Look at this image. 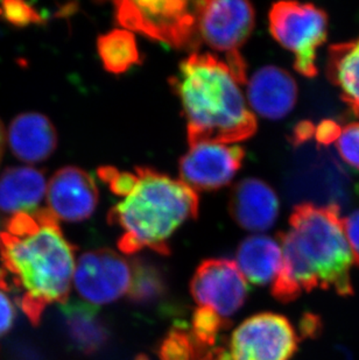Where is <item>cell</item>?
I'll list each match as a JSON object with an SVG mask.
<instances>
[{"mask_svg":"<svg viewBox=\"0 0 359 360\" xmlns=\"http://www.w3.org/2000/svg\"><path fill=\"white\" fill-rule=\"evenodd\" d=\"M75 287L90 304H106L129 292L132 264L110 250L87 252L75 269Z\"/></svg>","mask_w":359,"mask_h":360,"instance_id":"cell-10","label":"cell"},{"mask_svg":"<svg viewBox=\"0 0 359 360\" xmlns=\"http://www.w3.org/2000/svg\"><path fill=\"white\" fill-rule=\"evenodd\" d=\"M278 237L282 265L272 288L275 299L291 302L314 289L353 295L351 269L356 264L337 204H298L289 229Z\"/></svg>","mask_w":359,"mask_h":360,"instance_id":"cell-2","label":"cell"},{"mask_svg":"<svg viewBox=\"0 0 359 360\" xmlns=\"http://www.w3.org/2000/svg\"><path fill=\"white\" fill-rule=\"evenodd\" d=\"M47 191L46 179L32 167H11L0 176V210L19 214L37 210Z\"/></svg>","mask_w":359,"mask_h":360,"instance_id":"cell-16","label":"cell"},{"mask_svg":"<svg viewBox=\"0 0 359 360\" xmlns=\"http://www.w3.org/2000/svg\"><path fill=\"white\" fill-rule=\"evenodd\" d=\"M0 285L12 290L34 326L44 310L67 302L74 281L75 248L49 209L14 214L0 230Z\"/></svg>","mask_w":359,"mask_h":360,"instance_id":"cell-1","label":"cell"},{"mask_svg":"<svg viewBox=\"0 0 359 360\" xmlns=\"http://www.w3.org/2000/svg\"><path fill=\"white\" fill-rule=\"evenodd\" d=\"M97 51L104 68L115 75L124 74L141 62L136 38L125 30H115L99 37Z\"/></svg>","mask_w":359,"mask_h":360,"instance_id":"cell-20","label":"cell"},{"mask_svg":"<svg viewBox=\"0 0 359 360\" xmlns=\"http://www.w3.org/2000/svg\"><path fill=\"white\" fill-rule=\"evenodd\" d=\"M115 19L130 31L177 49L200 46L195 3L170 1H115Z\"/></svg>","mask_w":359,"mask_h":360,"instance_id":"cell-5","label":"cell"},{"mask_svg":"<svg viewBox=\"0 0 359 360\" xmlns=\"http://www.w3.org/2000/svg\"><path fill=\"white\" fill-rule=\"evenodd\" d=\"M190 292L199 308L210 310L230 323L248 299V280L232 260L209 259L194 274Z\"/></svg>","mask_w":359,"mask_h":360,"instance_id":"cell-9","label":"cell"},{"mask_svg":"<svg viewBox=\"0 0 359 360\" xmlns=\"http://www.w3.org/2000/svg\"><path fill=\"white\" fill-rule=\"evenodd\" d=\"M343 228L353 252L355 264L359 266V209L353 211L348 217L343 218Z\"/></svg>","mask_w":359,"mask_h":360,"instance_id":"cell-26","label":"cell"},{"mask_svg":"<svg viewBox=\"0 0 359 360\" xmlns=\"http://www.w3.org/2000/svg\"><path fill=\"white\" fill-rule=\"evenodd\" d=\"M236 264L245 279L254 285L275 282L282 269V245L268 236L248 237L238 248Z\"/></svg>","mask_w":359,"mask_h":360,"instance_id":"cell-18","label":"cell"},{"mask_svg":"<svg viewBox=\"0 0 359 360\" xmlns=\"http://www.w3.org/2000/svg\"><path fill=\"white\" fill-rule=\"evenodd\" d=\"M298 335L282 315L263 313L245 320L231 335V360H291Z\"/></svg>","mask_w":359,"mask_h":360,"instance_id":"cell-8","label":"cell"},{"mask_svg":"<svg viewBox=\"0 0 359 360\" xmlns=\"http://www.w3.org/2000/svg\"><path fill=\"white\" fill-rule=\"evenodd\" d=\"M248 98L254 112L267 120L285 118L298 101V84L285 69L266 65L248 82Z\"/></svg>","mask_w":359,"mask_h":360,"instance_id":"cell-13","label":"cell"},{"mask_svg":"<svg viewBox=\"0 0 359 360\" xmlns=\"http://www.w3.org/2000/svg\"><path fill=\"white\" fill-rule=\"evenodd\" d=\"M342 129L339 125V122L332 120H325L320 122L319 125L315 126L316 143L321 146H329L330 143H336L341 136Z\"/></svg>","mask_w":359,"mask_h":360,"instance_id":"cell-27","label":"cell"},{"mask_svg":"<svg viewBox=\"0 0 359 360\" xmlns=\"http://www.w3.org/2000/svg\"><path fill=\"white\" fill-rule=\"evenodd\" d=\"M268 21L272 37L295 55V70L305 77H315L316 51L328 37L325 11L313 4L280 1L272 6Z\"/></svg>","mask_w":359,"mask_h":360,"instance_id":"cell-7","label":"cell"},{"mask_svg":"<svg viewBox=\"0 0 359 360\" xmlns=\"http://www.w3.org/2000/svg\"><path fill=\"white\" fill-rule=\"evenodd\" d=\"M195 12L200 41L227 55L231 72L239 84H244L246 63L239 49L253 31V6L239 0H207L196 1Z\"/></svg>","mask_w":359,"mask_h":360,"instance_id":"cell-6","label":"cell"},{"mask_svg":"<svg viewBox=\"0 0 359 360\" xmlns=\"http://www.w3.org/2000/svg\"><path fill=\"white\" fill-rule=\"evenodd\" d=\"M170 82L182 104L190 146L230 145L251 138L257 131L241 84L224 60L194 53L181 62Z\"/></svg>","mask_w":359,"mask_h":360,"instance_id":"cell-3","label":"cell"},{"mask_svg":"<svg viewBox=\"0 0 359 360\" xmlns=\"http://www.w3.org/2000/svg\"><path fill=\"white\" fill-rule=\"evenodd\" d=\"M5 143H6V132L4 129L3 122H0V162H1V158H3Z\"/></svg>","mask_w":359,"mask_h":360,"instance_id":"cell-30","label":"cell"},{"mask_svg":"<svg viewBox=\"0 0 359 360\" xmlns=\"http://www.w3.org/2000/svg\"><path fill=\"white\" fill-rule=\"evenodd\" d=\"M99 189L90 174L77 167L58 170L48 184V204L55 217L81 221L90 217L99 204Z\"/></svg>","mask_w":359,"mask_h":360,"instance_id":"cell-12","label":"cell"},{"mask_svg":"<svg viewBox=\"0 0 359 360\" xmlns=\"http://www.w3.org/2000/svg\"><path fill=\"white\" fill-rule=\"evenodd\" d=\"M336 147L343 161L359 170V122L343 127Z\"/></svg>","mask_w":359,"mask_h":360,"instance_id":"cell-25","label":"cell"},{"mask_svg":"<svg viewBox=\"0 0 359 360\" xmlns=\"http://www.w3.org/2000/svg\"><path fill=\"white\" fill-rule=\"evenodd\" d=\"M15 320L14 309L6 288L0 285V337L10 331Z\"/></svg>","mask_w":359,"mask_h":360,"instance_id":"cell-28","label":"cell"},{"mask_svg":"<svg viewBox=\"0 0 359 360\" xmlns=\"http://www.w3.org/2000/svg\"><path fill=\"white\" fill-rule=\"evenodd\" d=\"M314 133H315V125L312 122L305 120V122H298L293 129L291 143H294L295 146H298L314 136Z\"/></svg>","mask_w":359,"mask_h":360,"instance_id":"cell-29","label":"cell"},{"mask_svg":"<svg viewBox=\"0 0 359 360\" xmlns=\"http://www.w3.org/2000/svg\"><path fill=\"white\" fill-rule=\"evenodd\" d=\"M7 139L14 155L27 163L47 160L58 145V136L51 120L37 112L15 117L11 122Z\"/></svg>","mask_w":359,"mask_h":360,"instance_id":"cell-15","label":"cell"},{"mask_svg":"<svg viewBox=\"0 0 359 360\" xmlns=\"http://www.w3.org/2000/svg\"><path fill=\"white\" fill-rule=\"evenodd\" d=\"M241 146L223 143H199L190 146L180 160L183 184L197 191H216L227 186L244 160Z\"/></svg>","mask_w":359,"mask_h":360,"instance_id":"cell-11","label":"cell"},{"mask_svg":"<svg viewBox=\"0 0 359 360\" xmlns=\"http://www.w3.org/2000/svg\"><path fill=\"white\" fill-rule=\"evenodd\" d=\"M230 214L248 231H267L278 219V196L264 181L245 179L232 191Z\"/></svg>","mask_w":359,"mask_h":360,"instance_id":"cell-14","label":"cell"},{"mask_svg":"<svg viewBox=\"0 0 359 360\" xmlns=\"http://www.w3.org/2000/svg\"><path fill=\"white\" fill-rule=\"evenodd\" d=\"M129 194L108 212V224L122 230L118 248L132 255L149 248L170 255L168 240L184 223L199 214L196 191L181 180L139 167Z\"/></svg>","mask_w":359,"mask_h":360,"instance_id":"cell-4","label":"cell"},{"mask_svg":"<svg viewBox=\"0 0 359 360\" xmlns=\"http://www.w3.org/2000/svg\"><path fill=\"white\" fill-rule=\"evenodd\" d=\"M161 360H231L222 347H206L190 331L173 329L159 349Z\"/></svg>","mask_w":359,"mask_h":360,"instance_id":"cell-21","label":"cell"},{"mask_svg":"<svg viewBox=\"0 0 359 360\" xmlns=\"http://www.w3.org/2000/svg\"><path fill=\"white\" fill-rule=\"evenodd\" d=\"M229 326L230 323L222 320L210 310L197 307L193 315L190 333L201 344L206 347H215L220 331Z\"/></svg>","mask_w":359,"mask_h":360,"instance_id":"cell-23","label":"cell"},{"mask_svg":"<svg viewBox=\"0 0 359 360\" xmlns=\"http://www.w3.org/2000/svg\"><path fill=\"white\" fill-rule=\"evenodd\" d=\"M0 17L15 26H27L42 21L40 12L25 1H1Z\"/></svg>","mask_w":359,"mask_h":360,"instance_id":"cell-24","label":"cell"},{"mask_svg":"<svg viewBox=\"0 0 359 360\" xmlns=\"http://www.w3.org/2000/svg\"><path fill=\"white\" fill-rule=\"evenodd\" d=\"M61 319L69 342L82 354H95L106 345L108 328L99 309L90 303L81 301L63 303Z\"/></svg>","mask_w":359,"mask_h":360,"instance_id":"cell-17","label":"cell"},{"mask_svg":"<svg viewBox=\"0 0 359 360\" xmlns=\"http://www.w3.org/2000/svg\"><path fill=\"white\" fill-rule=\"evenodd\" d=\"M327 76L339 89L343 102L359 118V37L330 46Z\"/></svg>","mask_w":359,"mask_h":360,"instance_id":"cell-19","label":"cell"},{"mask_svg":"<svg viewBox=\"0 0 359 360\" xmlns=\"http://www.w3.org/2000/svg\"><path fill=\"white\" fill-rule=\"evenodd\" d=\"M136 360H151L149 357H146L145 354H140L139 357H137Z\"/></svg>","mask_w":359,"mask_h":360,"instance_id":"cell-31","label":"cell"},{"mask_svg":"<svg viewBox=\"0 0 359 360\" xmlns=\"http://www.w3.org/2000/svg\"><path fill=\"white\" fill-rule=\"evenodd\" d=\"M165 292L166 282L161 271L144 260H134L132 262V283L129 296L133 302L152 304L159 301Z\"/></svg>","mask_w":359,"mask_h":360,"instance_id":"cell-22","label":"cell"}]
</instances>
